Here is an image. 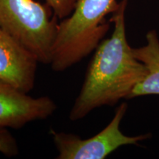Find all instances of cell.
<instances>
[{"instance_id":"obj_1","label":"cell","mask_w":159,"mask_h":159,"mask_svg":"<svg viewBox=\"0 0 159 159\" xmlns=\"http://www.w3.org/2000/svg\"><path fill=\"white\" fill-rule=\"evenodd\" d=\"M128 2V0L119 2L111 18L114 23L112 34L95 49L82 88L69 113L72 122L83 119L97 108L129 99L146 75V67L135 56L127 40L125 16Z\"/></svg>"},{"instance_id":"obj_2","label":"cell","mask_w":159,"mask_h":159,"mask_svg":"<svg viewBox=\"0 0 159 159\" xmlns=\"http://www.w3.org/2000/svg\"><path fill=\"white\" fill-rule=\"evenodd\" d=\"M118 5L116 0H79L71 14L58 23L52 69L66 70L95 50L109 30L105 16Z\"/></svg>"},{"instance_id":"obj_3","label":"cell","mask_w":159,"mask_h":159,"mask_svg":"<svg viewBox=\"0 0 159 159\" xmlns=\"http://www.w3.org/2000/svg\"><path fill=\"white\" fill-rule=\"evenodd\" d=\"M58 19L47 4L35 0H0V26L36 57L49 64Z\"/></svg>"},{"instance_id":"obj_4","label":"cell","mask_w":159,"mask_h":159,"mask_svg":"<svg viewBox=\"0 0 159 159\" xmlns=\"http://www.w3.org/2000/svg\"><path fill=\"white\" fill-rule=\"evenodd\" d=\"M127 110L126 103L119 105L109 124L95 136L86 139L50 129L49 133L57 151V158L104 159L121 147L136 145L150 138V134L128 136L121 131L120 124Z\"/></svg>"},{"instance_id":"obj_5","label":"cell","mask_w":159,"mask_h":159,"mask_svg":"<svg viewBox=\"0 0 159 159\" xmlns=\"http://www.w3.org/2000/svg\"><path fill=\"white\" fill-rule=\"evenodd\" d=\"M57 109L47 96L33 97L0 80V128H21L52 116Z\"/></svg>"},{"instance_id":"obj_6","label":"cell","mask_w":159,"mask_h":159,"mask_svg":"<svg viewBox=\"0 0 159 159\" xmlns=\"http://www.w3.org/2000/svg\"><path fill=\"white\" fill-rule=\"evenodd\" d=\"M36 57L0 26V80L24 92L34 88Z\"/></svg>"},{"instance_id":"obj_7","label":"cell","mask_w":159,"mask_h":159,"mask_svg":"<svg viewBox=\"0 0 159 159\" xmlns=\"http://www.w3.org/2000/svg\"><path fill=\"white\" fill-rule=\"evenodd\" d=\"M135 56L146 67L144 78L136 85L129 99L146 95H159V38L155 30L148 32L146 43L134 49Z\"/></svg>"},{"instance_id":"obj_8","label":"cell","mask_w":159,"mask_h":159,"mask_svg":"<svg viewBox=\"0 0 159 159\" xmlns=\"http://www.w3.org/2000/svg\"><path fill=\"white\" fill-rule=\"evenodd\" d=\"M79 0H45L54 15L58 20H63L69 16L75 10Z\"/></svg>"},{"instance_id":"obj_9","label":"cell","mask_w":159,"mask_h":159,"mask_svg":"<svg viewBox=\"0 0 159 159\" xmlns=\"http://www.w3.org/2000/svg\"><path fill=\"white\" fill-rule=\"evenodd\" d=\"M0 152L6 156H16L19 154L16 140L7 128H0Z\"/></svg>"}]
</instances>
